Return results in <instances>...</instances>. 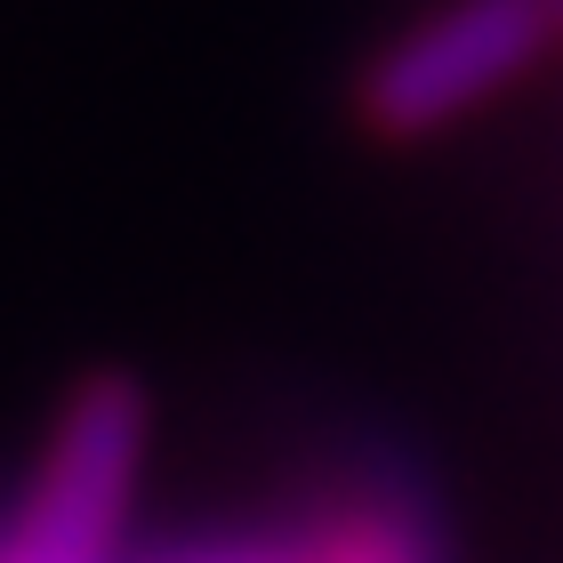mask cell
Masks as SVG:
<instances>
[{
    "instance_id": "obj_1",
    "label": "cell",
    "mask_w": 563,
    "mask_h": 563,
    "mask_svg": "<svg viewBox=\"0 0 563 563\" xmlns=\"http://www.w3.org/2000/svg\"><path fill=\"white\" fill-rule=\"evenodd\" d=\"M555 33H563L555 0H443L363 65L354 113L371 137H395V145L434 137L451 121H467L475 106H492L507 81H523Z\"/></svg>"
},
{
    "instance_id": "obj_2",
    "label": "cell",
    "mask_w": 563,
    "mask_h": 563,
    "mask_svg": "<svg viewBox=\"0 0 563 563\" xmlns=\"http://www.w3.org/2000/svg\"><path fill=\"white\" fill-rule=\"evenodd\" d=\"M145 434H153V402L137 378L106 371L73 387L33 492L0 523V563H113L121 523L137 507Z\"/></svg>"
},
{
    "instance_id": "obj_3",
    "label": "cell",
    "mask_w": 563,
    "mask_h": 563,
    "mask_svg": "<svg viewBox=\"0 0 563 563\" xmlns=\"http://www.w3.org/2000/svg\"><path fill=\"white\" fill-rule=\"evenodd\" d=\"M298 563H427V555H419L402 516H346V523H330L322 540H306Z\"/></svg>"
},
{
    "instance_id": "obj_4",
    "label": "cell",
    "mask_w": 563,
    "mask_h": 563,
    "mask_svg": "<svg viewBox=\"0 0 563 563\" xmlns=\"http://www.w3.org/2000/svg\"><path fill=\"white\" fill-rule=\"evenodd\" d=\"M162 563H298V548H282V540H218V548H186V555H162Z\"/></svg>"
},
{
    "instance_id": "obj_5",
    "label": "cell",
    "mask_w": 563,
    "mask_h": 563,
    "mask_svg": "<svg viewBox=\"0 0 563 563\" xmlns=\"http://www.w3.org/2000/svg\"><path fill=\"white\" fill-rule=\"evenodd\" d=\"M555 24H563V0H555Z\"/></svg>"
}]
</instances>
